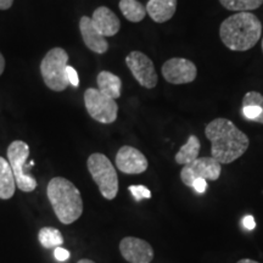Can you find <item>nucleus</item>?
I'll list each match as a JSON object with an SVG mask.
<instances>
[{"label":"nucleus","mask_w":263,"mask_h":263,"mask_svg":"<svg viewBox=\"0 0 263 263\" xmlns=\"http://www.w3.org/2000/svg\"><path fill=\"white\" fill-rule=\"evenodd\" d=\"M222 172V164L213 157H197L194 162L185 164L180 171V179L186 186H193L196 179L217 180Z\"/></svg>","instance_id":"8"},{"label":"nucleus","mask_w":263,"mask_h":263,"mask_svg":"<svg viewBox=\"0 0 263 263\" xmlns=\"http://www.w3.org/2000/svg\"><path fill=\"white\" fill-rule=\"evenodd\" d=\"M262 51H263V41H262Z\"/></svg>","instance_id":"32"},{"label":"nucleus","mask_w":263,"mask_h":263,"mask_svg":"<svg viewBox=\"0 0 263 263\" xmlns=\"http://www.w3.org/2000/svg\"><path fill=\"white\" fill-rule=\"evenodd\" d=\"M84 104L89 116L98 122L110 124L116 121L118 114L116 100L103 94L99 89L89 88L85 90Z\"/></svg>","instance_id":"7"},{"label":"nucleus","mask_w":263,"mask_h":263,"mask_svg":"<svg viewBox=\"0 0 263 263\" xmlns=\"http://www.w3.org/2000/svg\"><path fill=\"white\" fill-rule=\"evenodd\" d=\"M14 4V0H0V10H8Z\"/></svg>","instance_id":"28"},{"label":"nucleus","mask_w":263,"mask_h":263,"mask_svg":"<svg viewBox=\"0 0 263 263\" xmlns=\"http://www.w3.org/2000/svg\"><path fill=\"white\" fill-rule=\"evenodd\" d=\"M47 195L52 210L64 224H71L83 213V200L73 183L62 177H55L48 184Z\"/></svg>","instance_id":"3"},{"label":"nucleus","mask_w":263,"mask_h":263,"mask_svg":"<svg viewBox=\"0 0 263 263\" xmlns=\"http://www.w3.org/2000/svg\"><path fill=\"white\" fill-rule=\"evenodd\" d=\"M236 263H259V262L254 261V259H248V258H245V259H240V261H238Z\"/></svg>","instance_id":"30"},{"label":"nucleus","mask_w":263,"mask_h":263,"mask_svg":"<svg viewBox=\"0 0 263 263\" xmlns=\"http://www.w3.org/2000/svg\"><path fill=\"white\" fill-rule=\"evenodd\" d=\"M262 37V22L252 12L244 11L227 17L219 27V38L233 51H248Z\"/></svg>","instance_id":"2"},{"label":"nucleus","mask_w":263,"mask_h":263,"mask_svg":"<svg viewBox=\"0 0 263 263\" xmlns=\"http://www.w3.org/2000/svg\"><path fill=\"white\" fill-rule=\"evenodd\" d=\"M116 166L121 172L126 174H140L145 172L149 163L143 153L133 146L124 145L118 150Z\"/></svg>","instance_id":"12"},{"label":"nucleus","mask_w":263,"mask_h":263,"mask_svg":"<svg viewBox=\"0 0 263 263\" xmlns=\"http://www.w3.org/2000/svg\"><path fill=\"white\" fill-rule=\"evenodd\" d=\"M221 5L234 12L252 11L263 4V0H219Z\"/></svg>","instance_id":"21"},{"label":"nucleus","mask_w":263,"mask_h":263,"mask_svg":"<svg viewBox=\"0 0 263 263\" xmlns=\"http://www.w3.org/2000/svg\"><path fill=\"white\" fill-rule=\"evenodd\" d=\"M4 70H5V59L3 57L2 52H0V76L3 74Z\"/></svg>","instance_id":"29"},{"label":"nucleus","mask_w":263,"mask_h":263,"mask_svg":"<svg viewBox=\"0 0 263 263\" xmlns=\"http://www.w3.org/2000/svg\"><path fill=\"white\" fill-rule=\"evenodd\" d=\"M38 239L43 248L45 249L59 248L64 244V236H62L60 230L51 228V227H44L39 230Z\"/></svg>","instance_id":"20"},{"label":"nucleus","mask_w":263,"mask_h":263,"mask_svg":"<svg viewBox=\"0 0 263 263\" xmlns=\"http://www.w3.org/2000/svg\"><path fill=\"white\" fill-rule=\"evenodd\" d=\"M87 166L101 195L107 200H114L118 193V177L111 161L104 154L95 153L89 156Z\"/></svg>","instance_id":"5"},{"label":"nucleus","mask_w":263,"mask_h":263,"mask_svg":"<svg viewBox=\"0 0 263 263\" xmlns=\"http://www.w3.org/2000/svg\"><path fill=\"white\" fill-rule=\"evenodd\" d=\"M68 55L62 48H52L47 52L41 62V73L43 81L49 89L62 91L68 87L66 68H67Z\"/></svg>","instance_id":"4"},{"label":"nucleus","mask_w":263,"mask_h":263,"mask_svg":"<svg viewBox=\"0 0 263 263\" xmlns=\"http://www.w3.org/2000/svg\"><path fill=\"white\" fill-rule=\"evenodd\" d=\"M242 224H244V227L246 229L249 230H252L256 228V221L254 218V216H246L244 217V219H242Z\"/></svg>","instance_id":"27"},{"label":"nucleus","mask_w":263,"mask_h":263,"mask_svg":"<svg viewBox=\"0 0 263 263\" xmlns=\"http://www.w3.org/2000/svg\"><path fill=\"white\" fill-rule=\"evenodd\" d=\"M193 188L195 189L196 193L202 194L207 190V180L206 179H196L195 182L193 183Z\"/></svg>","instance_id":"26"},{"label":"nucleus","mask_w":263,"mask_h":263,"mask_svg":"<svg viewBox=\"0 0 263 263\" xmlns=\"http://www.w3.org/2000/svg\"><path fill=\"white\" fill-rule=\"evenodd\" d=\"M161 72H162L164 81L171 84H188L195 81L197 67L188 59L172 58L162 65Z\"/></svg>","instance_id":"10"},{"label":"nucleus","mask_w":263,"mask_h":263,"mask_svg":"<svg viewBox=\"0 0 263 263\" xmlns=\"http://www.w3.org/2000/svg\"><path fill=\"white\" fill-rule=\"evenodd\" d=\"M200 147H201V143H200L199 138L196 136H190L188 141L176 154V157H174L176 162L183 164V166L194 162L199 156Z\"/></svg>","instance_id":"18"},{"label":"nucleus","mask_w":263,"mask_h":263,"mask_svg":"<svg viewBox=\"0 0 263 263\" xmlns=\"http://www.w3.org/2000/svg\"><path fill=\"white\" fill-rule=\"evenodd\" d=\"M246 104H252L259 107L261 115H259V117L256 120V123L263 124V95L261 93H258V91H249V93L245 94L244 99H242V105Z\"/></svg>","instance_id":"22"},{"label":"nucleus","mask_w":263,"mask_h":263,"mask_svg":"<svg viewBox=\"0 0 263 263\" xmlns=\"http://www.w3.org/2000/svg\"><path fill=\"white\" fill-rule=\"evenodd\" d=\"M66 74H67V80L70 82V84L72 87H78L80 85V78H78V73L77 71L74 70L72 66H67L66 68Z\"/></svg>","instance_id":"24"},{"label":"nucleus","mask_w":263,"mask_h":263,"mask_svg":"<svg viewBox=\"0 0 263 263\" xmlns=\"http://www.w3.org/2000/svg\"><path fill=\"white\" fill-rule=\"evenodd\" d=\"M16 182L9 161L0 156V199L9 200L14 196Z\"/></svg>","instance_id":"17"},{"label":"nucleus","mask_w":263,"mask_h":263,"mask_svg":"<svg viewBox=\"0 0 263 263\" xmlns=\"http://www.w3.org/2000/svg\"><path fill=\"white\" fill-rule=\"evenodd\" d=\"M98 89L101 93L107 95L116 100L121 97V89H122V81L118 76L114 74L110 71H101L97 78Z\"/></svg>","instance_id":"16"},{"label":"nucleus","mask_w":263,"mask_h":263,"mask_svg":"<svg viewBox=\"0 0 263 263\" xmlns=\"http://www.w3.org/2000/svg\"><path fill=\"white\" fill-rule=\"evenodd\" d=\"M80 31L87 48L95 54H105L108 50L106 38L95 28L91 17L83 16L80 21Z\"/></svg>","instance_id":"13"},{"label":"nucleus","mask_w":263,"mask_h":263,"mask_svg":"<svg viewBox=\"0 0 263 263\" xmlns=\"http://www.w3.org/2000/svg\"><path fill=\"white\" fill-rule=\"evenodd\" d=\"M91 21L95 28L98 29L101 34L106 37H114L120 32L121 21L116 14L107 6H100L93 12Z\"/></svg>","instance_id":"14"},{"label":"nucleus","mask_w":263,"mask_h":263,"mask_svg":"<svg viewBox=\"0 0 263 263\" xmlns=\"http://www.w3.org/2000/svg\"><path fill=\"white\" fill-rule=\"evenodd\" d=\"M126 64L141 87L146 89H153L156 87L159 77H157L155 65L149 57L141 51H130L126 58Z\"/></svg>","instance_id":"9"},{"label":"nucleus","mask_w":263,"mask_h":263,"mask_svg":"<svg viewBox=\"0 0 263 263\" xmlns=\"http://www.w3.org/2000/svg\"><path fill=\"white\" fill-rule=\"evenodd\" d=\"M129 192L137 201H141L143 199H150L151 197V192L144 185H130Z\"/></svg>","instance_id":"23"},{"label":"nucleus","mask_w":263,"mask_h":263,"mask_svg":"<svg viewBox=\"0 0 263 263\" xmlns=\"http://www.w3.org/2000/svg\"><path fill=\"white\" fill-rule=\"evenodd\" d=\"M29 146L22 140H15L8 147L9 163L14 173L16 186L25 193H31L37 188V180L27 171Z\"/></svg>","instance_id":"6"},{"label":"nucleus","mask_w":263,"mask_h":263,"mask_svg":"<svg viewBox=\"0 0 263 263\" xmlns=\"http://www.w3.org/2000/svg\"><path fill=\"white\" fill-rule=\"evenodd\" d=\"M145 8L146 14L154 22L164 24L176 14L177 0H149Z\"/></svg>","instance_id":"15"},{"label":"nucleus","mask_w":263,"mask_h":263,"mask_svg":"<svg viewBox=\"0 0 263 263\" xmlns=\"http://www.w3.org/2000/svg\"><path fill=\"white\" fill-rule=\"evenodd\" d=\"M78 263H95V262L91 261V259H81Z\"/></svg>","instance_id":"31"},{"label":"nucleus","mask_w":263,"mask_h":263,"mask_svg":"<svg viewBox=\"0 0 263 263\" xmlns=\"http://www.w3.org/2000/svg\"><path fill=\"white\" fill-rule=\"evenodd\" d=\"M120 251L129 263H150L154 258V250L149 242L134 236H127L120 242Z\"/></svg>","instance_id":"11"},{"label":"nucleus","mask_w":263,"mask_h":263,"mask_svg":"<svg viewBox=\"0 0 263 263\" xmlns=\"http://www.w3.org/2000/svg\"><path fill=\"white\" fill-rule=\"evenodd\" d=\"M54 256H55V258L58 259V261L64 262V261H67V259L70 258L71 254L66 249L61 248V246H59V248H55Z\"/></svg>","instance_id":"25"},{"label":"nucleus","mask_w":263,"mask_h":263,"mask_svg":"<svg viewBox=\"0 0 263 263\" xmlns=\"http://www.w3.org/2000/svg\"><path fill=\"white\" fill-rule=\"evenodd\" d=\"M120 10L128 21L134 24L143 21L146 15V8L138 0H121Z\"/></svg>","instance_id":"19"},{"label":"nucleus","mask_w":263,"mask_h":263,"mask_svg":"<svg viewBox=\"0 0 263 263\" xmlns=\"http://www.w3.org/2000/svg\"><path fill=\"white\" fill-rule=\"evenodd\" d=\"M205 136L211 141V155L221 164L232 163L248 151L250 140L232 121L216 118L207 124Z\"/></svg>","instance_id":"1"}]
</instances>
